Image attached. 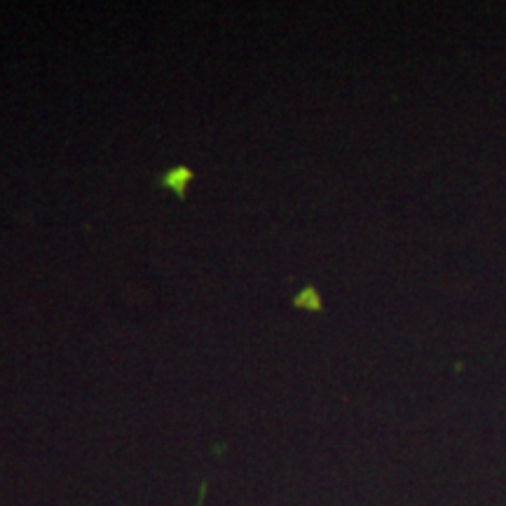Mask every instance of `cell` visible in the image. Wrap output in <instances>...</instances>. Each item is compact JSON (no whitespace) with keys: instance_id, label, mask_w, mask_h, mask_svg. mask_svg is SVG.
I'll use <instances>...</instances> for the list:
<instances>
[{"instance_id":"6da1fadb","label":"cell","mask_w":506,"mask_h":506,"mask_svg":"<svg viewBox=\"0 0 506 506\" xmlns=\"http://www.w3.org/2000/svg\"><path fill=\"white\" fill-rule=\"evenodd\" d=\"M192 179H195V174H192L188 167H174V169H169V172L162 176V181H159V183H162L164 188L174 190L179 197H183V195H186L188 186L192 183Z\"/></svg>"}]
</instances>
